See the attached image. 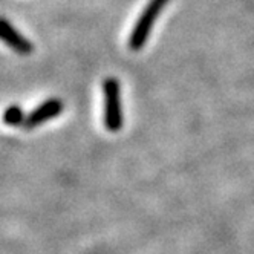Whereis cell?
Returning a JSON list of instances; mask_svg holds the SVG:
<instances>
[{
	"label": "cell",
	"mask_w": 254,
	"mask_h": 254,
	"mask_svg": "<svg viewBox=\"0 0 254 254\" xmlns=\"http://www.w3.org/2000/svg\"><path fill=\"white\" fill-rule=\"evenodd\" d=\"M104 94V126L109 132H118L123 127L121 87L115 77H107L103 81Z\"/></svg>",
	"instance_id": "obj_1"
},
{
	"label": "cell",
	"mask_w": 254,
	"mask_h": 254,
	"mask_svg": "<svg viewBox=\"0 0 254 254\" xmlns=\"http://www.w3.org/2000/svg\"><path fill=\"white\" fill-rule=\"evenodd\" d=\"M167 3H169V0H150V2L147 3V6L142 9L139 19L136 20L130 37H129L130 49L139 51L144 45H146L159 12L166 8Z\"/></svg>",
	"instance_id": "obj_2"
},
{
	"label": "cell",
	"mask_w": 254,
	"mask_h": 254,
	"mask_svg": "<svg viewBox=\"0 0 254 254\" xmlns=\"http://www.w3.org/2000/svg\"><path fill=\"white\" fill-rule=\"evenodd\" d=\"M63 109H64V104L60 98H49V100L43 101L42 104L32 109V111L26 115L25 123H23V129L32 130L35 127L45 124L46 121L57 118L63 112Z\"/></svg>",
	"instance_id": "obj_3"
},
{
	"label": "cell",
	"mask_w": 254,
	"mask_h": 254,
	"mask_svg": "<svg viewBox=\"0 0 254 254\" xmlns=\"http://www.w3.org/2000/svg\"><path fill=\"white\" fill-rule=\"evenodd\" d=\"M0 42H3L12 51L20 56H29L34 51V45L29 39L17 29L5 17H0Z\"/></svg>",
	"instance_id": "obj_4"
},
{
	"label": "cell",
	"mask_w": 254,
	"mask_h": 254,
	"mask_svg": "<svg viewBox=\"0 0 254 254\" xmlns=\"http://www.w3.org/2000/svg\"><path fill=\"white\" fill-rule=\"evenodd\" d=\"M25 118H26V114L23 112V109L20 106H17V104H12V106L6 107L3 115H2V121L6 126H11V127L23 126Z\"/></svg>",
	"instance_id": "obj_5"
}]
</instances>
